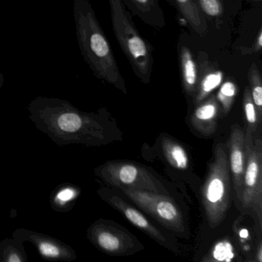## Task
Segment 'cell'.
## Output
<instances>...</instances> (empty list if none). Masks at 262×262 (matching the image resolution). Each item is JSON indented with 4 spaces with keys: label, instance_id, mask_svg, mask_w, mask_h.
<instances>
[{
    "label": "cell",
    "instance_id": "obj_1",
    "mask_svg": "<svg viewBox=\"0 0 262 262\" xmlns=\"http://www.w3.org/2000/svg\"><path fill=\"white\" fill-rule=\"evenodd\" d=\"M27 110L36 128L59 146L99 147L117 138L116 127L105 110L85 113L65 99L38 96Z\"/></svg>",
    "mask_w": 262,
    "mask_h": 262
},
{
    "label": "cell",
    "instance_id": "obj_2",
    "mask_svg": "<svg viewBox=\"0 0 262 262\" xmlns=\"http://www.w3.org/2000/svg\"><path fill=\"white\" fill-rule=\"evenodd\" d=\"M73 16L78 43L85 62L96 77L126 94L125 81L90 0H74Z\"/></svg>",
    "mask_w": 262,
    "mask_h": 262
},
{
    "label": "cell",
    "instance_id": "obj_3",
    "mask_svg": "<svg viewBox=\"0 0 262 262\" xmlns=\"http://www.w3.org/2000/svg\"><path fill=\"white\" fill-rule=\"evenodd\" d=\"M231 181L226 145L214 147L212 159L202 187L201 197L207 222L215 228L225 220L229 208Z\"/></svg>",
    "mask_w": 262,
    "mask_h": 262
},
{
    "label": "cell",
    "instance_id": "obj_4",
    "mask_svg": "<svg viewBox=\"0 0 262 262\" xmlns=\"http://www.w3.org/2000/svg\"><path fill=\"white\" fill-rule=\"evenodd\" d=\"M115 36L138 77L148 83L153 59L151 47L136 30L122 0H108Z\"/></svg>",
    "mask_w": 262,
    "mask_h": 262
},
{
    "label": "cell",
    "instance_id": "obj_5",
    "mask_svg": "<svg viewBox=\"0 0 262 262\" xmlns=\"http://www.w3.org/2000/svg\"><path fill=\"white\" fill-rule=\"evenodd\" d=\"M95 174L104 183L119 188H133L169 194L163 184L147 168L124 161H108L95 168Z\"/></svg>",
    "mask_w": 262,
    "mask_h": 262
},
{
    "label": "cell",
    "instance_id": "obj_6",
    "mask_svg": "<svg viewBox=\"0 0 262 262\" xmlns=\"http://www.w3.org/2000/svg\"><path fill=\"white\" fill-rule=\"evenodd\" d=\"M246 166L241 205L254 213L259 228L262 224V139L260 136H245Z\"/></svg>",
    "mask_w": 262,
    "mask_h": 262
},
{
    "label": "cell",
    "instance_id": "obj_7",
    "mask_svg": "<svg viewBox=\"0 0 262 262\" xmlns=\"http://www.w3.org/2000/svg\"><path fill=\"white\" fill-rule=\"evenodd\" d=\"M141 210L170 231L184 234L185 221L179 206L168 194L133 188H120Z\"/></svg>",
    "mask_w": 262,
    "mask_h": 262
},
{
    "label": "cell",
    "instance_id": "obj_8",
    "mask_svg": "<svg viewBox=\"0 0 262 262\" xmlns=\"http://www.w3.org/2000/svg\"><path fill=\"white\" fill-rule=\"evenodd\" d=\"M86 237L97 249L110 255H130L144 248L136 236L108 219L93 222L87 229Z\"/></svg>",
    "mask_w": 262,
    "mask_h": 262
},
{
    "label": "cell",
    "instance_id": "obj_9",
    "mask_svg": "<svg viewBox=\"0 0 262 262\" xmlns=\"http://www.w3.org/2000/svg\"><path fill=\"white\" fill-rule=\"evenodd\" d=\"M13 237L21 242L33 244L39 255L45 260L70 262L76 259V251L70 245L48 234L26 228H17L13 231Z\"/></svg>",
    "mask_w": 262,
    "mask_h": 262
},
{
    "label": "cell",
    "instance_id": "obj_10",
    "mask_svg": "<svg viewBox=\"0 0 262 262\" xmlns=\"http://www.w3.org/2000/svg\"><path fill=\"white\" fill-rule=\"evenodd\" d=\"M226 147L233 188L235 193L236 199L241 204L247 158L245 147V133L240 125H233Z\"/></svg>",
    "mask_w": 262,
    "mask_h": 262
},
{
    "label": "cell",
    "instance_id": "obj_11",
    "mask_svg": "<svg viewBox=\"0 0 262 262\" xmlns=\"http://www.w3.org/2000/svg\"><path fill=\"white\" fill-rule=\"evenodd\" d=\"M98 194L108 205L121 213L128 222L140 229L142 232L149 236L156 242L167 246V241L160 231L145 217L142 213L129 204L122 200L120 197L112 192L108 188H101L98 190Z\"/></svg>",
    "mask_w": 262,
    "mask_h": 262
},
{
    "label": "cell",
    "instance_id": "obj_12",
    "mask_svg": "<svg viewBox=\"0 0 262 262\" xmlns=\"http://www.w3.org/2000/svg\"><path fill=\"white\" fill-rule=\"evenodd\" d=\"M222 108L215 96H211L196 105L190 118L192 128L204 136H211L217 129Z\"/></svg>",
    "mask_w": 262,
    "mask_h": 262
},
{
    "label": "cell",
    "instance_id": "obj_13",
    "mask_svg": "<svg viewBox=\"0 0 262 262\" xmlns=\"http://www.w3.org/2000/svg\"><path fill=\"white\" fill-rule=\"evenodd\" d=\"M81 192L79 186L70 182L58 185L50 194L51 208L56 212H70L74 208Z\"/></svg>",
    "mask_w": 262,
    "mask_h": 262
},
{
    "label": "cell",
    "instance_id": "obj_14",
    "mask_svg": "<svg viewBox=\"0 0 262 262\" xmlns=\"http://www.w3.org/2000/svg\"><path fill=\"white\" fill-rule=\"evenodd\" d=\"M179 61L184 90L187 95L194 98L199 82L197 67L189 49L186 47H181L179 51Z\"/></svg>",
    "mask_w": 262,
    "mask_h": 262
},
{
    "label": "cell",
    "instance_id": "obj_15",
    "mask_svg": "<svg viewBox=\"0 0 262 262\" xmlns=\"http://www.w3.org/2000/svg\"><path fill=\"white\" fill-rule=\"evenodd\" d=\"M162 148L165 159L171 166L179 170L188 168L189 158L182 145L173 139L164 138L162 140Z\"/></svg>",
    "mask_w": 262,
    "mask_h": 262
},
{
    "label": "cell",
    "instance_id": "obj_16",
    "mask_svg": "<svg viewBox=\"0 0 262 262\" xmlns=\"http://www.w3.org/2000/svg\"><path fill=\"white\" fill-rule=\"evenodd\" d=\"M179 11L199 35L206 33V27L195 0H174Z\"/></svg>",
    "mask_w": 262,
    "mask_h": 262
},
{
    "label": "cell",
    "instance_id": "obj_17",
    "mask_svg": "<svg viewBox=\"0 0 262 262\" xmlns=\"http://www.w3.org/2000/svg\"><path fill=\"white\" fill-rule=\"evenodd\" d=\"M24 242L9 237L0 242V262H27Z\"/></svg>",
    "mask_w": 262,
    "mask_h": 262
},
{
    "label": "cell",
    "instance_id": "obj_18",
    "mask_svg": "<svg viewBox=\"0 0 262 262\" xmlns=\"http://www.w3.org/2000/svg\"><path fill=\"white\" fill-rule=\"evenodd\" d=\"M223 73L220 71L208 72L202 77V80L198 82L197 90L194 96V105L206 99L209 95L222 83Z\"/></svg>",
    "mask_w": 262,
    "mask_h": 262
},
{
    "label": "cell",
    "instance_id": "obj_19",
    "mask_svg": "<svg viewBox=\"0 0 262 262\" xmlns=\"http://www.w3.org/2000/svg\"><path fill=\"white\" fill-rule=\"evenodd\" d=\"M250 91L257 111L259 124L262 121V80L260 72L255 64H252L248 71Z\"/></svg>",
    "mask_w": 262,
    "mask_h": 262
},
{
    "label": "cell",
    "instance_id": "obj_20",
    "mask_svg": "<svg viewBox=\"0 0 262 262\" xmlns=\"http://www.w3.org/2000/svg\"><path fill=\"white\" fill-rule=\"evenodd\" d=\"M243 110L245 113V122H246V130L245 136H253L254 137L257 127L260 125L257 119V111L255 105L251 97L250 88L246 87L243 96Z\"/></svg>",
    "mask_w": 262,
    "mask_h": 262
},
{
    "label": "cell",
    "instance_id": "obj_21",
    "mask_svg": "<svg viewBox=\"0 0 262 262\" xmlns=\"http://www.w3.org/2000/svg\"><path fill=\"white\" fill-rule=\"evenodd\" d=\"M235 253L234 247L228 240H222L217 242L209 254L202 259L203 261H225L230 262L234 260Z\"/></svg>",
    "mask_w": 262,
    "mask_h": 262
},
{
    "label": "cell",
    "instance_id": "obj_22",
    "mask_svg": "<svg viewBox=\"0 0 262 262\" xmlns=\"http://www.w3.org/2000/svg\"><path fill=\"white\" fill-rule=\"evenodd\" d=\"M236 94H237V87L234 82L228 81L220 87L216 99L220 104L222 115L224 116H227L231 111Z\"/></svg>",
    "mask_w": 262,
    "mask_h": 262
},
{
    "label": "cell",
    "instance_id": "obj_23",
    "mask_svg": "<svg viewBox=\"0 0 262 262\" xmlns=\"http://www.w3.org/2000/svg\"><path fill=\"white\" fill-rule=\"evenodd\" d=\"M202 10L210 16H219L222 13V5L220 0H199Z\"/></svg>",
    "mask_w": 262,
    "mask_h": 262
},
{
    "label": "cell",
    "instance_id": "obj_24",
    "mask_svg": "<svg viewBox=\"0 0 262 262\" xmlns=\"http://www.w3.org/2000/svg\"><path fill=\"white\" fill-rule=\"evenodd\" d=\"M136 6L140 7L142 10H146V8L151 7L154 0H133Z\"/></svg>",
    "mask_w": 262,
    "mask_h": 262
},
{
    "label": "cell",
    "instance_id": "obj_25",
    "mask_svg": "<svg viewBox=\"0 0 262 262\" xmlns=\"http://www.w3.org/2000/svg\"><path fill=\"white\" fill-rule=\"evenodd\" d=\"M262 47V32L260 30L259 32L257 37L256 38V44H255V50L256 51H259L261 49Z\"/></svg>",
    "mask_w": 262,
    "mask_h": 262
},
{
    "label": "cell",
    "instance_id": "obj_26",
    "mask_svg": "<svg viewBox=\"0 0 262 262\" xmlns=\"http://www.w3.org/2000/svg\"><path fill=\"white\" fill-rule=\"evenodd\" d=\"M256 260L258 262H262V246L261 243H259L256 250Z\"/></svg>",
    "mask_w": 262,
    "mask_h": 262
},
{
    "label": "cell",
    "instance_id": "obj_27",
    "mask_svg": "<svg viewBox=\"0 0 262 262\" xmlns=\"http://www.w3.org/2000/svg\"><path fill=\"white\" fill-rule=\"evenodd\" d=\"M240 236L241 237H242V238H247V237H248V231H247V230H245V231L242 230V231L240 232Z\"/></svg>",
    "mask_w": 262,
    "mask_h": 262
},
{
    "label": "cell",
    "instance_id": "obj_28",
    "mask_svg": "<svg viewBox=\"0 0 262 262\" xmlns=\"http://www.w3.org/2000/svg\"><path fill=\"white\" fill-rule=\"evenodd\" d=\"M4 76L3 73H0V88L4 85Z\"/></svg>",
    "mask_w": 262,
    "mask_h": 262
}]
</instances>
